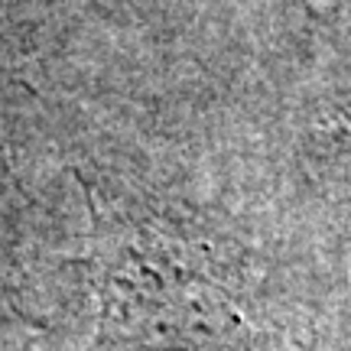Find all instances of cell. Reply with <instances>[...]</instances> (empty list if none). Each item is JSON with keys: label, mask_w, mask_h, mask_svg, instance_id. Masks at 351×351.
<instances>
[{"label": "cell", "mask_w": 351, "mask_h": 351, "mask_svg": "<svg viewBox=\"0 0 351 351\" xmlns=\"http://www.w3.org/2000/svg\"><path fill=\"white\" fill-rule=\"evenodd\" d=\"M88 202L104 339L150 351H247L231 293L179 241L134 225L95 195Z\"/></svg>", "instance_id": "6da1fadb"}]
</instances>
